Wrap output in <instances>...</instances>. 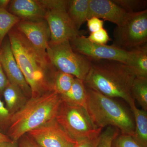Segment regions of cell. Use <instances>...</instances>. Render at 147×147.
<instances>
[{"label": "cell", "mask_w": 147, "mask_h": 147, "mask_svg": "<svg viewBox=\"0 0 147 147\" xmlns=\"http://www.w3.org/2000/svg\"><path fill=\"white\" fill-rule=\"evenodd\" d=\"M9 40L16 62L31 91V97L40 96L53 90V81L57 69L50 61L47 53L32 45L17 29L9 32Z\"/></svg>", "instance_id": "1"}, {"label": "cell", "mask_w": 147, "mask_h": 147, "mask_svg": "<svg viewBox=\"0 0 147 147\" xmlns=\"http://www.w3.org/2000/svg\"><path fill=\"white\" fill-rule=\"evenodd\" d=\"M136 77L130 67L121 62L91 60L84 82L87 88L111 98H121L130 106L135 103L131 90Z\"/></svg>", "instance_id": "2"}, {"label": "cell", "mask_w": 147, "mask_h": 147, "mask_svg": "<svg viewBox=\"0 0 147 147\" xmlns=\"http://www.w3.org/2000/svg\"><path fill=\"white\" fill-rule=\"evenodd\" d=\"M61 102L60 95L53 90L30 98L20 110L11 115L7 136L18 142L29 131L55 119Z\"/></svg>", "instance_id": "3"}, {"label": "cell", "mask_w": 147, "mask_h": 147, "mask_svg": "<svg viewBox=\"0 0 147 147\" xmlns=\"http://www.w3.org/2000/svg\"><path fill=\"white\" fill-rule=\"evenodd\" d=\"M86 109L98 128L108 126L118 129L121 134L132 136L135 123L133 115L113 98L108 97L86 87Z\"/></svg>", "instance_id": "4"}, {"label": "cell", "mask_w": 147, "mask_h": 147, "mask_svg": "<svg viewBox=\"0 0 147 147\" xmlns=\"http://www.w3.org/2000/svg\"><path fill=\"white\" fill-rule=\"evenodd\" d=\"M56 121L76 142L98 136L102 131L93 122L86 108L62 102Z\"/></svg>", "instance_id": "5"}, {"label": "cell", "mask_w": 147, "mask_h": 147, "mask_svg": "<svg viewBox=\"0 0 147 147\" xmlns=\"http://www.w3.org/2000/svg\"><path fill=\"white\" fill-rule=\"evenodd\" d=\"M46 11L45 20L50 33V42L59 43L72 40L81 35L67 13L69 1H39Z\"/></svg>", "instance_id": "6"}, {"label": "cell", "mask_w": 147, "mask_h": 147, "mask_svg": "<svg viewBox=\"0 0 147 147\" xmlns=\"http://www.w3.org/2000/svg\"><path fill=\"white\" fill-rule=\"evenodd\" d=\"M46 53L57 70L85 80L90 68L91 60L75 52L70 41L56 43L49 42Z\"/></svg>", "instance_id": "7"}, {"label": "cell", "mask_w": 147, "mask_h": 147, "mask_svg": "<svg viewBox=\"0 0 147 147\" xmlns=\"http://www.w3.org/2000/svg\"><path fill=\"white\" fill-rule=\"evenodd\" d=\"M113 45L131 51L147 44V9L131 13L122 25L117 26L113 33Z\"/></svg>", "instance_id": "8"}, {"label": "cell", "mask_w": 147, "mask_h": 147, "mask_svg": "<svg viewBox=\"0 0 147 147\" xmlns=\"http://www.w3.org/2000/svg\"><path fill=\"white\" fill-rule=\"evenodd\" d=\"M75 52L91 60H108L121 62L129 65L134 50L127 51L113 45H100L91 42L86 37L80 35L70 41Z\"/></svg>", "instance_id": "9"}, {"label": "cell", "mask_w": 147, "mask_h": 147, "mask_svg": "<svg viewBox=\"0 0 147 147\" xmlns=\"http://www.w3.org/2000/svg\"><path fill=\"white\" fill-rule=\"evenodd\" d=\"M27 134L41 147H75L77 142L56 119L29 131Z\"/></svg>", "instance_id": "10"}, {"label": "cell", "mask_w": 147, "mask_h": 147, "mask_svg": "<svg viewBox=\"0 0 147 147\" xmlns=\"http://www.w3.org/2000/svg\"><path fill=\"white\" fill-rule=\"evenodd\" d=\"M0 64L11 84L16 85L26 96L31 97V91L14 57L9 40L0 49Z\"/></svg>", "instance_id": "11"}, {"label": "cell", "mask_w": 147, "mask_h": 147, "mask_svg": "<svg viewBox=\"0 0 147 147\" xmlns=\"http://www.w3.org/2000/svg\"><path fill=\"white\" fill-rule=\"evenodd\" d=\"M16 29L37 49L46 53L50 41V29L45 19L38 21H21Z\"/></svg>", "instance_id": "12"}, {"label": "cell", "mask_w": 147, "mask_h": 147, "mask_svg": "<svg viewBox=\"0 0 147 147\" xmlns=\"http://www.w3.org/2000/svg\"><path fill=\"white\" fill-rule=\"evenodd\" d=\"M131 13L126 12L113 0H90L88 18L92 17L102 18L120 26Z\"/></svg>", "instance_id": "13"}, {"label": "cell", "mask_w": 147, "mask_h": 147, "mask_svg": "<svg viewBox=\"0 0 147 147\" xmlns=\"http://www.w3.org/2000/svg\"><path fill=\"white\" fill-rule=\"evenodd\" d=\"M9 12L23 21H38L45 19L46 11L35 0H14L9 4Z\"/></svg>", "instance_id": "14"}, {"label": "cell", "mask_w": 147, "mask_h": 147, "mask_svg": "<svg viewBox=\"0 0 147 147\" xmlns=\"http://www.w3.org/2000/svg\"><path fill=\"white\" fill-rule=\"evenodd\" d=\"M134 118L135 129L131 137L142 147H147V113L136 107L135 103L130 106Z\"/></svg>", "instance_id": "15"}, {"label": "cell", "mask_w": 147, "mask_h": 147, "mask_svg": "<svg viewBox=\"0 0 147 147\" xmlns=\"http://www.w3.org/2000/svg\"><path fill=\"white\" fill-rule=\"evenodd\" d=\"M60 96L62 102L69 105L81 106L86 108L87 92L84 81L75 78L71 88Z\"/></svg>", "instance_id": "16"}, {"label": "cell", "mask_w": 147, "mask_h": 147, "mask_svg": "<svg viewBox=\"0 0 147 147\" xmlns=\"http://www.w3.org/2000/svg\"><path fill=\"white\" fill-rule=\"evenodd\" d=\"M7 108L11 115L18 111L27 102V96L16 85L9 83L3 92Z\"/></svg>", "instance_id": "17"}, {"label": "cell", "mask_w": 147, "mask_h": 147, "mask_svg": "<svg viewBox=\"0 0 147 147\" xmlns=\"http://www.w3.org/2000/svg\"><path fill=\"white\" fill-rule=\"evenodd\" d=\"M90 0L69 1L67 13L77 30L88 18Z\"/></svg>", "instance_id": "18"}, {"label": "cell", "mask_w": 147, "mask_h": 147, "mask_svg": "<svg viewBox=\"0 0 147 147\" xmlns=\"http://www.w3.org/2000/svg\"><path fill=\"white\" fill-rule=\"evenodd\" d=\"M133 58L129 66L136 77L147 78V45L134 49Z\"/></svg>", "instance_id": "19"}, {"label": "cell", "mask_w": 147, "mask_h": 147, "mask_svg": "<svg viewBox=\"0 0 147 147\" xmlns=\"http://www.w3.org/2000/svg\"><path fill=\"white\" fill-rule=\"evenodd\" d=\"M131 95L142 107L147 111V78L136 77L131 86Z\"/></svg>", "instance_id": "20"}, {"label": "cell", "mask_w": 147, "mask_h": 147, "mask_svg": "<svg viewBox=\"0 0 147 147\" xmlns=\"http://www.w3.org/2000/svg\"><path fill=\"white\" fill-rule=\"evenodd\" d=\"M21 21L6 9L0 8V45L7 34Z\"/></svg>", "instance_id": "21"}, {"label": "cell", "mask_w": 147, "mask_h": 147, "mask_svg": "<svg viewBox=\"0 0 147 147\" xmlns=\"http://www.w3.org/2000/svg\"><path fill=\"white\" fill-rule=\"evenodd\" d=\"M75 77L71 74L57 70L53 83V90L60 95L64 94L71 88Z\"/></svg>", "instance_id": "22"}, {"label": "cell", "mask_w": 147, "mask_h": 147, "mask_svg": "<svg viewBox=\"0 0 147 147\" xmlns=\"http://www.w3.org/2000/svg\"><path fill=\"white\" fill-rule=\"evenodd\" d=\"M117 4L128 13L139 12L147 9L145 0H113Z\"/></svg>", "instance_id": "23"}, {"label": "cell", "mask_w": 147, "mask_h": 147, "mask_svg": "<svg viewBox=\"0 0 147 147\" xmlns=\"http://www.w3.org/2000/svg\"><path fill=\"white\" fill-rule=\"evenodd\" d=\"M118 129L113 126L105 127L101 131L96 147H112V144L115 138L120 134Z\"/></svg>", "instance_id": "24"}, {"label": "cell", "mask_w": 147, "mask_h": 147, "mask_svg": "<svg viewBox=\"0 0 147 147\" xmlns=\"http://www.w3.org/2000/svg\"><path fill=\"white\" fill-rule=\"evenodd\" d=\"M112 147H142L130 135L119 134L114 139Z\"/></svg>", "instance_id": "25"}, {"label": "cell", "mask_w": 147, "mask_h": 147, "mask_svg": "<svg viewBox=\"0 0 147 147\" xmlns=\"http://www.w3.org/2000/svg\"><path fill=\"white\" fill-rule=\"evenodd\" d=\"M87 38L92 42L100 45H106L110 40L108 32L103 28L94 32L91 33Z\"/></svg>", "instance_id": "26"}, {"label": "cell", "mask_w": 147, "mask_h": 147, "mask_svg": "<svg viewBox=\"0 0 147 147\" xmlns=\"http://www.w3.org/2000/svg\"><path fill=\"white\" fill-rule=\"evenodd\" d=\"M11 115L0 99V132L9 127Z\"/></svg>", "instance_id": "27"}, {"label": "cell", "mask_w": 147, "mask_h": 147, "mask_svg": "<svg viewBox=\"0 0 147 147\" xmlns=\"http://www.w3.org/2000/svg\"><path fill=\"white\" fill-rule=\"evenodd\" d=\"M87 21L88 29L90 33L97 31L103 28L104 21L97 17H91Z\"/></svg>", "instance_id": "28"}, {"label": "cell", "mask_w": 147, "mask_h": 147, "mask_svg": "<svg viewBox=\"0 0 147 147\" xmlns=\"http://www.w3.org/2000/svg\"><path fill=\"white\" fill-rule=\"evenodd\" d=\"M18 141V147H41L27 134Z\"/></svg>", "instance_id": "29"}, {"label": "cell", "mask_w": 147, "mask_h": 147, "mask_svg": "<svg viewBox=\"0 0 147 147\" xmlns=\"http://www.w3.org/2000/svg\"><path fill=\"white\" fill-rule=\"evenodd\" d=\"M99 135L94 138L78 141L76 142L75 147H96L99 139Z\"/></svg>", "instance_id": "30"}, {"label": "cell", "mask_w": 147, "mask_h": 147, "mask_svg": "<svg viewBox=\"0 0 147 147\" xmlns=\"http://www.w3.org/2000/svg\"><path fill=\"white\" fill-rule=\"evenodd\" d=\"M9 83L7 77L0 64V93L3 92Z\"/></svg>", "instance_id": "31"}, {"label": "cell", "mask_w": 147, "mask_h": 147, "mask_svg": "<svg viewBox=\"0 0 147 147\" xmlns=\"http://www.w3.org/2000/svg\"><path fill=\"white\" fill-rule=\"evenodd\" d=\"M0 147H18V142L11 140L8 142L0 143Z\"/></svg>", "instance_id": "32"}, {"label": "cell", "mask_w": 147, "mask_h": 147, "mask_svg": "<svg viewBox=\"0 0 147 147\" xmlns=\"http://www.w3.org/2000/svg\"><path fill=\"white\" fill-rule=\"evenodd\" d=\"M11 1L9 0H0V8L5 9L10 4Z\"/></svg>", "instance_id": "33"}, {"label": "cell", "mask_w": 147, "mask_h": 147, "mask_svg": "<svg viewBox=\"0 0 147 147\" xmlns=\"http://www.w3.org/2000/svg\"><path fill=\"white\" fill-rule=\"evenodd\" d=\"M11 139L7 135L0 132V143L10 141Z\"/></svg>", "instance_id": "34"}]
</instances>
